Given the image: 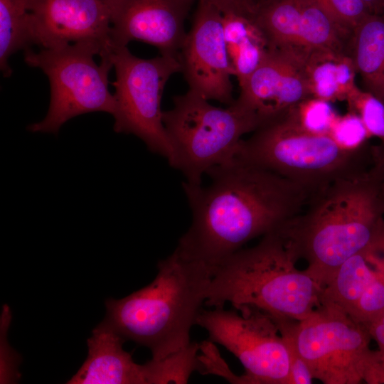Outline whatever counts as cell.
<instances>
[{
    "label": "cell",
    "mask_w": 384,
    "mask_h": 384,
    "mask_svg": "<svg viewBox=\"0 0 384 384\" xmlns=\"http://www.w3.org/2000/svg\"><path fill=\"white\" fill-rule=\"evenodd\" d=\"M207 174V186L182 183L192 221L175 250L214 266L300 213L311 196L286 178L235 158Z\"/></svg>",
    "instance_id": "1"
},
{
    "label": "cell",
    "mask_w": 384,
    "mask_h": 384,
    "mask_svg": "<svg viewBox=\"0 0 384 384\" xmlns=\"http://www.w3.org/2000/svg\"><path fill=\"white\" fill-rule=\"evenodd\" d=\"M275 232L322 288L358 253L384 247V148L373 164L311 195L304 209Z\"/></svg>",
    "instance_id": "2"
},
{
    "label": "cell",
    "mask_w": 384,
    "mask_h": 384,
    "mask_svg": "<svg viewBox=\"0 0 384 384\" xmlns=\"http://www.w3.org/2000/svg\"><path fill=\"white\" fill-rule=\"evenodd\" d=\"M147 286L121 299L106 300L103 320L125 341L148 348L161 360L191 344L215 266L189 260L176 250L158 263Z\"/></svg>",
    "instance_id": "3"
},
{
    "label": "cell",
    "mask_w": 384,
    "mask_h": 384,
    "mask_svg": "<svg viewBox=\"0 0 384 384\" xmlns=\"http://www.w3.org/2000/svg\"><path fill=\"white\" fill-rule=\"evenodd\" d=\"M297 260L275 231L268 233L215 265L204 304L247 306L273 318L302 321L319 306L321 288L297 269Z\"/></svg>",
    "instance_id": "4"
},
{
    "label": "cell",
    "mask_w": 384,
    "mask_h": 384,
    "mask_svg": "<svg viewBox=\"0 0 384 384\" xmlns=\"http://www.w3.org/2000/svg\"><path fill=\"white\" fill-rule=\"evenodd\" d=\"M241 139L234 158L270 170L311 195L333 181L358 174L374 162L378 146L339 144L329 133L308 129L294 108L262 124Z\"/></svg>",
    "instance_id": "5"
},
{
    "label": "cell",
    "mask_w": 384,
    "mask_h": 384,
    "mask_svg": "<svg viewBox=\"0 0 384 384\" xmlns=\"http://www.w3.org/2000/svg\"><path fill=\"white\" fill-rule=\"evenodd\" d=\"M162 118L174 151L171 166L195 185L210 169L231 161L242 137L262 124L235 100L226 108L215 107L190 90L174 97Z\"/></svg>",
    "instance_id": "6"
},
{
    "label": "cell",
    "mask_w": 384,
    "mask_h": 384,
    "mask_svg": "<svg viewBox=\"0 0 384 384\" xmlns=\"http://www.w3.org/2000/svg\"><path fill=\"white\" fill-rule=\"evenodd\" d=\"M102 46L92 41H81L35 52L24 51L31 67L41 69L50 87L49 107L44 119L30 124L32 132L58 134L69 119L80 114L103 112L114 114L115 100L109 90V73L113 68L110 55H100Z\"/></svg>",
    "instance_id": "7"
},
{
    "label": "cell",
    "mask_w": 384,
    "mask_h": 384,
    "mask_svg": "<svg viewBox=\"0 0 384 384\" xmlns=\"http://www.w3.org/2000/svg\"><path fill=\"white\" fill-rule=\"evenodd\" d=\"M110 57L116 77L112 83L114 132L135 135L171 165L174 151L163 122L161 100L167 80L181 71L178 56L160 54L144 59L127 46H112Z\"/></svg>",
    "instance_id": "8"
},
{
    "label": "cell",
    "mask_w": 384,
    "mask_h": 384,
    "mask_svg": "<svg viewBox=\"0 0 384 384\" xmlns=\"http://www.w3.org/2000/svg\"><path fill=\"white\" fill-rule=\"evenodd\" d=\"M235 309L240 313L201 309L196 324L240 361L245 373L239 376V383L289 384V354L273 318L251 306Z\"/></svg>",
    "instance_id": "9"
},
{
    "label": "cell",
    "mask_w": 384,
    "mask_h": 384,
    "mask_svg": "<svg viewBox=\"0 0 384 384\" xmlns=\"http://www.w3.org/2000/svg\"><path fill=\"white\" fill-rule=\"evenodd\" d=\"M301 356L314 379L324 384L363 381L372 340L368 329L344 313L325 306L296 324Z\"/></svg>",
    "instance_id": "10"
},
{
    "label": "cell",
    "mask_w": 384,
    "mask_h": 384,
    "mask_svg": "<svg viewBox=\"0 0 384 384\" xmlns=\"http://www.w3.org/2000/svg\"><path fill=\"white\" fill-rule=\"evenodd\" d=\"M223 15L215 6L198 0L191 28L179 52L189 90L205 99L233 103V75L224 38Z\"/></svg>",
    "instance_id": "11"
},
{
    "label": "cell",
    "mask_w": 384,
    "mask_h": 384,
    "mask_svg": "<svg viewBox=\"0 0 384 384\" xmlns=\"http://www.w3.org/2000/svg\"><path fill=\"white\" fill-rule=\"evenodd\" d=\"M110 20L112 46L133 41L156 47L161 55L179 56L187 32L185 20L194 0H102Z\"/></svg>",
    "instance_id": "12"
},
{
    "label": "cell",
    "mask_w": 384,
    "mask_h": 384,
    "mask_svg": "<svg viewBox=\"0 0 384 384\" xmlns=\"http://www.w3.org/2000/svg\"><path fill=\"white\" fill-rule=\"evenodd\" d=\"M32 44L50 48L81 41L100 44V56L111 51L107 9L102 0H29Z\"/></svg>",
    "instance_id": "13"
},
{
    "label": "cell",
    "mask_w": 384,
    "mask_h": 384,
    "mask_svg": "<svg viewBox=\"0 0 384 384\" xmlns=\"http://www.w3.org/2000/svg\"><path fill=\"white\" fill-rule=\"evenodd\" d=\"M304 59L292 50L269 47L262 63L240 86L236 102L262 124L292 110L311 97Z\"/></svg>",
    "instance_id": "14"
},
{
    "label": "cell",
    "mask_w": 384,
    "mask_h": 384,
    "mask_svg": "<svg viewBox=\"0 0 384 384\" xmlns=\"http://www.w3.org/2000/svg\"><path fill=\"white\" fill-rule=\"evenodd\" d=\"M126 341L103 321L87 339L88 354L68 384H146L144 364L124 351Z\"/></svg>",
    "instance_id": "15"
},
{
    "label": "cell",
    "mask_w": 384,
    "mask_h": 384,
    "mask_svg": "<svg viewBox=\"0 0 384 384\" xmlns=\"http://www.w3.org/2000/svg\"><path fill=\"white\" fill-rule=\"evenodd\" d=\"M383 271V249L352 256L321 289L319 306H329L348 316L369 284Z\"/></svg>",
    "instance_id": "16"
},
{
    "label": "cell",
    "mask_w": 384,
    "mask_h": 384,
    "mask_svg": "<svg viewBox=\"0 0 384 384\" xmlns=\"http://www.w3.org/2000/svg\"><path fill=\"white\" fill-rule=\"evenodd\" d=\"M304 71L312 97L329 102L346 101L356 87V69L349 54L314 50L304 59Z\"/></svg>",
    "instance_id": "17"
},
{
    "label": "cell",
    "mask_w": 384,
    "mask_h": 384,
    "mask_svg": "<svg viewBox=\"0 0 384 384\" xmlns=\"http://www.w3.org/2000/svg\"><path fill=\"white\" fill-rule=\"evenodd\" d=\"M350 55L364 90L384 103V16L370 14L356 26Z\"/></svg>",
    "instance_id": "18"
},
{
    "label": "cell",
    "mask_w": 384,
    "mask_h": 384,
    "mask_svg": "<svg viewBox=\"0 0 384 384\" xmlns=\"http://www.w3.org/2000/svg\"><path fill=\"white\" fill-rule=\"evenodd\" d=\"M223 15L231 72L240 86L262 63L269 45L254 19L237 14Z\"/></svg>",
    "instance_id": "19"
},
{
    "label": "cell",
    "mask_w": 384,
    "mask_h": 384,
    "mask_svg": "<svg viewBox=\"0 0 384 384\" xmlns=\"http://www.w3.org/2000/svg\"><path fill=\"white\" fill-rule=\"evenodd\" d=\"M29 0H0V68L4 77L12 70L10 57L33 45L28 29Z\"/></svg>",
    "instance_id": "20"
},
{
    "label": "cell",
    "mask_w": 384,
    "mask_h": 384,
    "mask_svg": "<svg viewBox=\"0 0 384 384\" xmlns=\"http://www.w3.org/2000/svg\"><path fill=\"white\" fill-rule=\"evenodd\" d=\"M196 343L161 360L144 363L146 384L186 383L193 371L202 368Z\"/></svg>",
    "instance_id": "21"
},
{
    "label": "cell",
    "mask_w": 384,
    "mask_h": 384,
    "mask_svg": "<svg viewBox=\"0 0 384 384\" xmlns=\"http://www.w3.org/2000/svg\"><path fill=\"white\" fill-rule=\"evenodd\" d=\"M346 102L348 112L358 115L370 137L379 139L384 148V103L357 86L348 95Z\"/></svg>",
    "instance_id": "22"
},
{
    "label": "cell",
    "mask_w": 384,
    "mask_h": 384,
    "mask_svg": "<svg viewBox=\"0 0 384 384\" xmlns=\"http://www.w3.org/2000/svg\"><path fill=\"white\" fill-rule=\"evenodd\" d=\"M384 315V271L369 284L348 316L368 326Z\"/></svg>",
    "instance_id": "23"
},
{
    "label": "cell",
    "mask_w": 384,
    "mask_h": 384,
    "mask_svg": "<svg viewBox=\"0 0 384 384\" xmlns=\"http://www.w3.org/2000/svg\"><path fill=\"white\" fill-rule=\"evenodd\" d=\"M294 111L303 126L316 132L329 133L338 117L331 102L312 97L300 102Z\"/></svg>",
    "instance_id": "24"
},
{
    "label": "cell",
    "mask_w": 384,
    "mask_h": 384,
    "mask_svg": "<svg viewBox=\"0 0 384 384\" xmlns=\"http://www.w3.org/2000/svg\"><path fill=\"white\" fill-rule=\"evenodd\" d=\"M273 318V317H272ZM286 344L290 363L289 384H311L314 378L301 356L295 336L297 321L273 318Z\"/></svg>",
    "instance_id": "25"
},
{
    "label": "cell",
    "mask_w": 384,
    "mask_h": 384,
    "mask_svg": "<svg viewBox=\"0 0 384 384\" xmlns=\"http://www.w3.org/2000/svg\"><path fill=\"white\" fill-rule=\"evenodd\" d=\"M336 23L353 35L356 26L370 14L361 0H318Z\"/></svg>",
    "instance_id": "26"
},
{
    "label": "cell",
    "mask_w": 384,
    "mask_h": 384,
    "mask_svg": "<svg viewBox=\"0 0 384 384\" xmlns=\"http://www.w3.org/2000/svg\"><path fill=\"white\" fill-rule=\"evenodd\" d=\"M329 134L341 145L357 148L368 144L370 138L361 118L351 112L338 116Z\"/></svg>",
    "instance_id": "27"
},
{
    "label": "cell",
    "mask_w": 384,
    "mask_h": 384,
    "mask_svg": "<svg viewBox=\"0 0 384 384\" xmlns=\"http://www.w3.org/2000/svg\"><path fill=\"white\" fill-rule=\"evenodd\" d=\"M219 9L223 14H237L254 19L255 10L248 0H204Z\"/></svg>",
    "instance_id": "28"
},
{
    "label": "cell",
    "mask_w": 384,
    "mask_h": 384,
    "mask_svg": "<svg viewBox=\"0 0 384 384\" xmlns=\"http://www.w3.org/2000/svg\"><path fill=\"white\" fill-rule=\"evenodd\" d=\"M372 339L378 344L376 351L378 360L377 375L380 384H384V315L368 326Z\"/></svg>",
    "instance_id": "29"
},
{
    "label": "cell",
    "mask_w": 384,
    "mask_h": 384,
    "mask_svg": "<svg viewBox=\"0 0 384 384\" xmlns=\"http://www.w3.org/2000/svg\"><path fill=\"white\" fill-rule=\"evenodd\" d=\"M371 14L384 16V0H361Z\"/></svg>",
    "instance_id": "30"
},
{
    "label": "cell",
    "mask_w": 384,
    "mask_h": 384,
    "mask_svg": "<svg viewBox=\"0 0 384 384\" xmlns=\"http://www.w3.org/2000/svg\"><path fill=\"white\" fill-rule=\"evenodd\" d=\"M270 0H248L250 4L254 7L255 12L257 8L265 4Z\"/></svg>",
    "instance_id": "31"
}]
</instances>
